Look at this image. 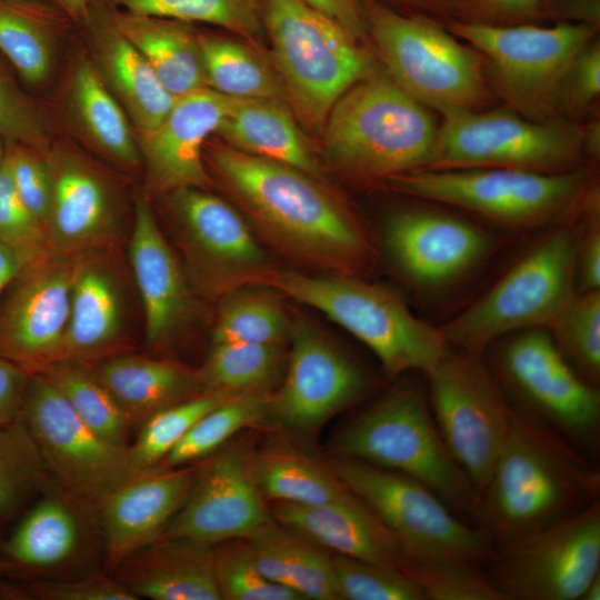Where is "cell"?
Here are the masks:
<instances>
[{
    "instance_id": "cell-1",
    "label": "cell",
    "mask_w": 600,
    "mask_h": 600,
    "mask_svg": "<svg viewBox=\"0 0 600 600\" xmlns=\"http://www.w3.org/2000/svg\"><path fill=\"white\" fill-rule=\"evenodd\" d=\"M599 494L600 472L589 458L511 407L506 439L472 518L497 551L582 511Z\"/></svg>"
},
{
    "instance_id": "cell-2",
    "label": "cell",
    "mask_w": 600,
    "mask_h": 600,
    "mask_svg": "<svg viewBox=\"0 0 600 600\" xmlns=\"http://www.w3.org/2000/svg\"><path fill=\"white\" fill-rule=\"evenodd\" d=\"M204 160L274 238L301 256L347 270L372 256L362 228L317 178L226 143L207 142Z\"/></svg>"
},
{
    "instance_id": "cell-3",
    "label": "cell",
    "mask_w": 600,
    "mask_h": 600,
    "mask_svg": "<svg viewBox=\"0 0 600 600\" xmlns=\"http://www.w3.org/2000/svg\"><path fill=\"white\" fill-rule=\"evenodd\" d=\"M437 132L423 104L376 72L339 98L321 134L333 167L361 180H388L427 169Z\"/></svg>"
},
{
    "instance_id": "cell-4",
    "label": "cell",
    "mask_w": 600,
    "mask_h": 600,
    "mask_svg": "<svg viewBox=\"0 0 600 600\" xmlns=\"http://www.w3.org/2000/svg\"><path fill=\"white\" fill-rule=\"evenodd\" d=\"M247 281L266 284L328 316L369 347L389 377L409 370L424 373L451 350L439 328L418 319L398 293L383 286L350 276L271 269Z\"/></svg>"
},
{
    "instance_id": "cell-5",
    "label": "cell",
    "mask_w": 600,
    "mask_h": 600,
    "mask_svg": "<svg viewBox=\"0 0 600 600\" xmlns=\"http://www.w3.org/2000/svg\"><path fill=\"white\" fill-rule=\"evenodd\" d=\"M261 14L289 107L321 134L339 98L376 73L372 60L357 39L306 0H261Z\"/></svg>"
},
{
    "instance_id": "cell-6",
    "label": "cell",
    "mask_w": 600,
    "mask_h": 600,
    "mask_svg": "<svg viewBox=\"0 0 600 600\" xmlns=\"http://www.w3.org/2000/svg\"><path fill=\"white\" fill-rule=\"evenodd\" d=\"M336 456L412 478L432 490L454 513L472 517L471 483L448 450L422 391L394 386L337 437Z\"/></svg>"
},
{
    "instance_id": "cell-7",
    "label": "cell",
    "mask_w": 600,
    "mask_h": 600,
    "mask_svg": "<svg viewBox=\"0 0 600 600\" xmlns=\"http://www.w3.org/2000/svg\"><path fill=\"white\" fill-rule=\"evenodd\" d=\"M582 230L564 226L549 233L478 300L439 327L449 346L482 357L503 336L548 328L577 292Z\"/></svg>"
},
{
    "instance_id": "cell-8",
    "label": "cell",
    "mask_w": 600,
    "mask_h": 600,
    "mask_svg": "<svg viewBox=\"0 0 600 600\" xmlns=\"http://www.w3.org/2000/svg\"><path fill=\"white\" fill-rule=\"evenodd\" d=\"M331 470L379 518L404 560L483 569L496 549L432 490L404 474L338 457Z\"/></svg>"
},
{
    "instance_id": "cell-9",
    "label": "cell",
    "mask_w": 600,
    "mask_h": 600,
    "mask_svg": "<svg viewBox=\"0 0 600 600\" xmlns=\"http://www.w3.org/2000/svg\"><path fill=\"white\" fill-rule=\"evenodd\" d=\"M363 19L389 78L442 113L477 110L487 98L480 57L434 24L361 0Z\"/></svg>"
},
{
    "instance_id": "cell-10",
    "label": "cell",
    "mask_w": 600,
    "mask_h": 600,
    "mask_svg": "<svg viewBox=\"0 0 600 600\" xmlns=\"http://www.w3.org/2000/svg\"><path fill=\"white\" fill-rule=\"evenodd\" d=\"M578 169L539 172L513 168L416 170L386 180L411 197L467 209L496 222L537 227L560 219L587 188Z\"/></svg>"
},
{
    "instance_id": "cell-11",
    "label": "cell",
    "mask_w": 600,
    "mask_h": 600,
    "mask_svg": "<svg viewBox=\"0 0 600 600\" xmlns=\"http://www.w3.org/2000/svg\"><path fill=\"white\" fill-rule=\"evenodd\" d=\"M586 133L567 122L526 119L512 110L448 111L427 169L571 171L588 151Z\"/></svg>"
},
{
    "instance_id": "cell-12",
    "label": "cell",
    "mask_w": 600,
    "mask_h": 600,
    "mask_svg": "<svg viewBox=\"0 0 600 600\" xmlns=\"http://www.w3.org/2000/svg\"><path fill=\"white\" fill-rule=\"evenodd\" d=\"M513 409L556 431L588 458L599 453L600 392L569 364L544 328L517 332L500 347L493 370Z\"/></svg>"
},
{
    "instance_id": "cell-13",
    "label": "cell",
    "mask_w": 600,
    "mask_h": 600,
    "mask_svg": "<svg viewBox=\"0 0 600 600\" xmlns=\"http://www.w3.org/2000/svg\"><path fill=\"white\" fill-rule=\"evenodd\" d=\"M452 32L487 58L493 81L513 108L540 121L551 120L571 66L593 36L588 24L572 22L552 27L456 22Z\"/></svg>"
},
{
    "instance_id": "cell-14",
    "label": "cell",
    "mask_w": 600,
    "mask_h": 600,
    "mask_svg": "<svg viewBox=\"0 0 600 600\" xmlns=\"http://www.w3.org/2000/svg\"><path fill=\"white\" fill-rule=\"evenodd\" d=\"M22 420L57 486L94 512L109 493L142 472L129 447L94 432L39 371L29 372Z\"/></svg>"
},
{
    "instance_id": "cell-15",
    "label": "cell",
    "mask_w": 600,
    "mask_h": 600,
    "mask_svg": "<svg viewBox=\"0 0 600 600\" xmlns=\"http://www.w3.org/2000/svg\"><path fill=\"white\" fill-rule=\"evenodd\" d=\"M424 374L437 427L477 503L506 439L511 407L481 356L450 350Z\"/></svg>"
},
{
    "instance_id": "cell-16",
    "label": "cell",
    "mask_w": 600,
    "mask_h": 600,
    "mask_svg": "<svg viewBox=\"0 0 600 600\" xmlns=\"http://www.w3.org/2000/svg\"><path fill=\"white\" fill-rule=\"evenodd\" d=\"M487 568L507 600H579L600 573V499L497 550Z\"/></svg>"
},
{
    "instance_id": "cell-17",
    "label": "cell",
    "mask_w": 600,
    "mask_h": 600,
    "mask_svg": "<svg viewBox=\"0 0 600 600\" xmlns=\"http://www.w3.org/2000/svg\"><path fill=\"white\" fill-rule=\"evenodd\" d=\"M81 256L49 250L12 281L0 298V357L28 372L58 359Z\"/></svg>"
},
{
    "instance_id": "cell-18",
    "label": "cell",
    "mask_w": 600,
    "mask_h": 600,
    "mask_svg": "<svg viewBox=\"0 0 600 600\" xmlns=\"http://www.w3.org/2000/svg\"><path fill=\"white\" fill-rule=\"evenodd\" d=\"M284 382L271 396L270 417L302 433L318 429L369 390L363 370L307 320L291 324Z\"/></svg>"
},
{
    "instance_id": "cell-19",
    "label": "cell",
    "mask_w": 600,
    "mask_h": 600,
    "mask_svg": "<svg viewBox=\"0 0 600 600\" xmlns=\"http://www.w3.org/2000/svg\"><path fill=\"white\" fill-rule=\"evenodd\" d=\"M273 519L251 471V454L232 446L200 467L197 481L161 538L216 546L248 539Z\"/></svg>"
},
{
    "instance_id": "cell-20",
    "label": "cell",
    "mask_w": 600,
    "mask_h": 600,
    "mask_svg": "<svg viewBox=\"0 0 600 600\" xmlns=\"http://www.w3.org/2000/svg\"><path fill=\"white\" fill-rule=\"evenodd\" d=\"M386 251L416 286L439 288L478 268L492 252V238L460 218L431 210H403L384 226Z\"/></svg>"
},
{
    "instance_id": "cell-21",
    "label": "cell",
    "mask_w": 600,
    "mask_h": 600,
    "mask_svg": "<svg viewBox=\"0 0 600 600\" xmlns=\"http://www.w3.org/2000/svg\"><path fill=\"white\" fill-rule=\"evenodd\" d=\"M51 174L47 223L49 248L81 256L102 247L118 224V199L108 177L82 152L52 142L46 154Z\"/></svg>"
},
{
    "instance_id": "cell-22",
    "label": "cell",
    "mask_w": 600,
    "mask_h": 600,
    "mask_svg": "<svg viewBox=\"0 0 600 600\" xmlns=\"http://www.w3.org/2000/svg\"><path fill=\"white\" fill-rule=\"evenodd\" d=\"M198 464L158 466L130 478L98 507L109 571L161 539L188 499L199 476Z\"/></svg>"
},
{
    "instance_id": "cell-23",
    "label": "cell",
    "mask_w": 600,
    "mask_h": 600,
    "mask_svg": "<svg viewBox=\"0 0 600 600\" xmlns=\"http://www.w3.org/2000/svg\"><path fill=\"white\" fill-rule=\"evenodd\" d=\"M233 100L209 88L188 93L177 98L156 129L137 138L151 192L209 187L204 148Z\"/></svg>"
},
{
    "instance_id": "cell-24",
    "label": "cell",
    "mask_w": 600,
    "mask_h": 600,
    "mask_svg": "<svg viewBox=\"0 0 600 600\" xmlns=\"http://www.w3.org/2000/svg\"><path fill=\"white\" fill-rule=\"evenodd\" d=\"M164 197L192 260L203 269L249 277L264 269V251L230 204L199 188L173 190Z\"/></svg>"
},
{
    "instance_id": "cell-25",
    "label": "cell",
    "mask_w": 600,
    "mask_h": 600,
    "mask_svg": "<svg viewBox=\"0 0 600 600\" xmlns=\"http://www.w3.org/2000/svg\"><path fill=\"white\" fill-rule=\"evenodd\" d=\"M129 258L143 306L146 339L150 346L158 347L171 339L187 320L191 293L143 196L134 200Z\"/></svg>"
},
{
    "instance_id": "cell-26",
    "label": "cell",
    "mask_w": 600,
    "mask_h": 600,
    "mask_svg": "<svg viewBox=\"0 0 600 600\" xmlns=\"http://www.w3.org/2000/svg\"><path fill=\"white\" fill-rule=\"evenodd\" d=\"M82 28L91 59L127 113L137 138L151 132L177 99L163 87L146 58L113 26L106 3L90 0L89 18Z\"/></svg>"
},
{
    "instance_id": "cell-27",
    "label": "cell",
    "mask_w": 600,
    "mask_h": 600,
    "mask_svg": "<svg viewBox=\"0 0 600 600\" xmlns=\"http://www.w3.org/2000/svg\"><path fill=\"white\" fill-rule=\"evenodd\" d=\"M270 512L287 529L338 554L398 569L404 560L388 529L351 491L317 506L274 501Z\"/></svg>"
},
{
    "instance_id": "cell-28",
    "label": "cell",
    "mask_w": 600,
    "mask_h": 600,
    "mask_svg": "<svg viewBox=\"0 0 600 600\" xmlns=\"http://www.w3.org/2000/svg\"><path fill=\"white\" fill-rule=\"evenodd\" d=\"M113 571L137 599L221 600L214 546L161 538L124 559Z\"/></svg>"
},
{
    "instance_id": "cell-29",
    "label": "cell",
    "mask_w": 600,
    "mask_h": 600,
    "mask_svg": "<svg viewBox=\"0 0 600 600\" xmlns=\"http://www.w3.org/2000/svg\"><path fill=\"white\" fill-rule=\"evenodd\" d=\"M68 76L64 111L74 134L111 163L124 170L139 168L142 161L133 127L92 59L78 56Z\"/></svg>"
},
{
    "instance_id": "cell-30",
    "label": "cell",
    "mask_w": 600,
    "mask_h": 600,
    "mask_svg": "<svg viewBox=\"0 0 600 600\" xmlns=\"http://www.w3.org/2000/svg\"><path fill=\"white\" fill-rule=\"evenodd\" d=\"M107 7L113 26L146 58L176 99L208 88L199 32L191 23Z\"/></svg>"
},
{
    "instance_id": "cell-31",
    "label": "cell",
    "mask_w": 600,
    "mask_h": 600,
    "mask_svg": "<svg viewBox=\"0 0 600 600\" xmlns=\"http://www.w3.org/2000/svg\"><path fill=\"white\" fill-rule=\"evenodd\" d=\"M92 371L131 427H141L157 412L204 391L198 371L168 360L119 356L101 361Z\"/></svg>"
},
{
    "instance_id": "cell-32",
    "label": "cell",
    "mask_w": 600,
    "mask_h": 600,
    "mask_svg": "<svg viewBox=\"0 0 600 600\" xmlns=\"http://www.w3.org/2000/svg\"><path fill=\"white\" fill-rule=\"evenodd\" d=\"M216 134L234 149L321 178L320 166L287 102L234 99Z\"/></svg>"
},
{
    "instance_id": "cell-33",
    "label": "cell",
    "mask_w": 600,
    "mask_h": 600,
    "mask_svg": "<svg viewBox=\"0 0 600 600\" xmlns=\"http://www.w3.org/2000/svg\"><path fill=\"white\" fill-rule=\"evenodd\" d=\"M84 256L80 257L73 278L68 328L57 360L87 364L118 340L122 306L109 270Z\"/></svg>"
},
{
    "instance_id": "cell-34",
    "label": "cell",
    "mask_w": 600,
    "mask_h": 600,
    "mask_svg": "<svg viewBox=\"0 0 600 600\" xmlns=\"http://www.w3.org/2000/svg\"><path fill=\"white\" fill-rule=\"evenodd\" d=\"M72 21L43 0H0V54L28 87L52 76L62 30Z\"/></svg>"
},
{
    "instance_id": "cell-35",
    "label": "cell",
    "mask_w": 600,
    "mask_h": 600,
    "mask_svg": "<svg viewBox=\"0 0 600 600\" xmlns=\"http://www.w3.org/2000/svg\"><path fill=\"white\" fill-rule=\"evenodd\" d=\"M77 504L61 489L41 494L3 543L6 558L27 568L56 567L68 561L81 543Z\"/></svg>"
},
{
    "instance_id": "cell-36",
    "label": "cell",
    "mask_w": 600,
    "mask_h": 600,
    "mask_svg": "<svg viewBox=\"0 0 600 600\" xmlns=\"http://www.w3.org/2000/svg\"><path fill=\"white\" fill-rule=\"evenodd\" d=\"M208 88L238 100L269 99L287 102L281 80L257 47L214 33H199Z\"/></svg>"
},
{
    "instance_id": "cell-37",
    "label": "cell",
    "mask_w": 600,
    "mask_h": 600,
    "mask_svg": "<svg viewBox=\"0 0 600 600\" xmlns=\"http://www.w3.org/2000/svg\"><path fill=\"white\" fill-rule=\"evenodd\" d=\"M253 479L264 499L301 506L338 500L350 490L331 470L282 447L251 454Z\"/></svg>"
},
{
    "instance_id": "cell-38",
    "label": "cell",
    "mask_w": 600,
    "mask_h": 600,
    "mask_svg": "<svg viewBox=\"0 0 600 600\" xmlns=\"http://www.w3.org/2000/svg\"><path fill=\"white\" fill-rule=\"evenodd\" d=\"M284 362L279 343L213 344L198 371L203 389L230 396L268 393Z\"/></svg>"
},
{
    "instance_id": "cell-39",
    "label": "cell",
    "mask_w": 600,
    "mask_h": 600,
    "mask_svg": "<svg viewBox=\"0 0 600 600\" xmlns=\"http://www.w3.org/2000/svg\"><path fill=\"white\" fill-rule=\"evenodd\" d=\"M37 371L51 381L94 432L114 446L129 447L130 421L92 369L77 361L56 360Z\"/></svg>"
},
{
    "instance_id": "cell-40",
    "label": "cell",
    "mask_w": 600,
    "mask_h": 600,
    "mask_svg": "<svg viewBox=\"0 0 600 600\" xmlns=\"http://www.w3.org/2000/svg\"><path fill=\"white\" fill-rule=\"evenodd\" d=\"M57 489L23 420L0 423V519L14 516L34 496Z\"/></svg>"
},
{
    "instance_id": "cell-41",
    "label": "cell",
    "mask_w": 600,
    "mask_h": 600,
    "mask_svg": "<svg viewBox=\"0 0 600 600\" xmlns=\"http://www.w3.org/2000/svg\"><path fill=\"white\" fill-rule=\"evenodd\" d=\"M141 14L213 24L259 46L266 37L261 0H99Z\"/></svg>"
},
{
    "instance_id": "cell-42",
    "label": "cell",
    "mask_w": 600,
    "mask_h": 600,
    "mask_svg": "<svg viewBox=\"0 0 600 600\" xmlns=\"http://www.w3.org/2000/svg\"><path fill=\"white\" fill-rule=\"evenodd\" d=\"M269 393L236 396L201 417L159 464H189L217 450L240 430L270 417Z\"/></svg>"
},
{
    "instance_id": "cell-43",
    "label": "cell",
    "mask_w": 600,
    "mask_h": 600,
    "mask_svg": "<svg viewBox=\"0 0 600 600\" xmlns=\"http://www.w3.org/2000/svg\"><path fill=\"white\" fill-rule=\"evenodd\" d=\"M291 323L273 297L242 291L221 304L212 330V344L279 343L290 336Z\"/></svg>"
},
{
    "instance_id": "cell-44",
    "label": "cell",
    "mask_w": 600,
    "mask_h": 600,
    "mask_svg": "<svg viewBox=\"0 0 600 600\" xmlns=\"http://www.w3.org/2000/svg\"><path fill=\"white\" fill-rule=\"evenodd\" d=\"M232 397L204 390L150 417L129 444L134 467L139 471L158 467L201 417Z\"/></svg>"
},
{
    "instance_id": "cell-45",
    "label": "cell",
    "mask_w": 600,
    "mask_h": 600,
    "mask_svg": "<svg viewBox=\"0 0 600 600\" xmlns=\"http://www.w3.org/2000/svg\"><path fill=\"white\" fill-rule=\"evenodd\" d=\"M561 353L589 384L600 381V290L576 292L548 327Z\"/></svg>"
},
{
    "instance_id": "cell-46",
    "label": "cell",
    "mask_w": 600,
    "mask_h": 600,
    "mask_svg": "<svg viewBox=\"0 0 600 600\" xmlns=\"http://www.w3.org/2000/svg\"><path fill=\"white\" fill-rule=\"evenodd\" d=\"M332 566L339 600H426L420 587L401 569L338 553Z\"/></svg>"
},
{
    "instance_id": "cell-47",
    "label": "cell",
    "mask_w": 600,
    "mask_h": 600,
    "mask_svg": "<svg viewBox=\"0 0 600 600\" xmlns=\"http://www.w3.org/2000/svg\"><path fill=\"white\" fill-rule=\"evenodd\" d=\"M214 574L221 600H302L292 589L259 572L246 539L214 546Z\"/></svg>"
},
{
    "instance_id": "cell-48",
    "label": "cell",
    "mask_w": 600,
    "mask_h": 600,
    "mask_svg": "<svg viewBox=\"0 0 600 600\" xmlns=\"http://www.w3.org/2000/svg\"><path fill=\"white\" fill-rule=\"evenodd\" d=\"M281 566L284 586L302 599L339 600L332 557L283 526Z\"/></svg>"
},
{
    "instance_id": "cell-49",
    "label": "cell",
    "mask_w": 600,
    "mask_h": 600,
    "mask_svg": "<svg viewBox=\"0 0 600 600\" xmlns=\"http://www.w3.org/2000/svg\"><path fill=\"white\" fill-rule=\"evenodd\" d=\"M0 54V138L47 154L52 140L46 113L13 76Z\"/></svg>"
},
{
    "instance_id": "cell-50",
    "label": "cell",
    "mask_w": 600,
    "mask_h": 600,
    "mask_svg": "<svg viewBox=\"0 0 600 600\" xmlns=\"http://www.w3.org/2000/svg\"><path fill=\"white\" fill-rule=\"evenodd\" d=\"M400 569L420 587L426 600H507L482 569L409 560Z\"/></svg>"
},
{
    "instance_id": "cell-51",
    "label": "cell",
    "mask_w": 600,
    "mask_h": 600,
    "mask_svg": "<svg viewBox=\"0 0 600 600\" xmlns=\"http://www.w3.org/2000/svg\"><path fill=\"white\" fill-rule=\"evenodd\" d=\"M6 149L16 191L46 232L51 203V174L47 158L38 150L13 141H6Z\"/></svg>"
},
{
    "instance_id": "cell-52",
    "label": "cell",
    "mask_w": 600,
    "mask_h": 600,
    "mask_svg": "<svg viewBox=\"0 0 600 600\" xmlns=\"http://www.w3.org/2000/svg\"><path fill=\"white\" fill-rule=\"evenodd\" d=\"M0 240L32 259L51 250L43 228L30 214L16 191L7 149L0 166Z\"/></svg>"
},
{
    "instance_id": "cell-53",
    "label": "cell",
    "mask_w": 600,
    "mask_h": 600,
    "mask_svg": "<svg viewBox=\"0 0 600 600\" xmlns=\"http://www.w3.org/2000/svg\"><path fill=\"white\" fill-rule=\"evenodd\" d=\"M22 594L40 600H138L116 578L103 573L71 580L36 581Z\"/></svg>"
},
{
    "instance_id": "cell-54",
    "label": "cell",
    "mask_w": 600,
    "mask_h": 600,
    "mask_svg": "<svg viewBox=\"0 0 600 600\" xmlns=\"http://www.w3.org/2000/svg\"><path fill=\"white\" fill-rule=\"evenodd\" d=\"M570 97L577 103H589L600 93V48L590 42L573 61L563 89V97Z\"/></svg>"
},
{
    "instance_id": "cell-55",
    "label": "cell",
    "mask_w": 600,
    "mask_h": 600,
    "mask_svg": "<svg viewBox=\"0 0 600 600\" xmlns=\"http://www.w3.org/2000/svg\"><path fill=\"white\" fill-rule=\"evenodd\" d=\"M576 290H600V226L596 212L588 227L582 230L577 258Z\"/></svg>"
},
{
    "instance_id": "cell-56",
    "label": "cell",
    "mask_w": 600,
    "mask_h": 600,
    "mask_svg": "<svg viewBox=\"0 0 600 600\" xmlns=\"http://www.w3.org/2000/svg\"><path fill=\"white\" fill-rule=\"evenodd\" d=\"M28 378L24 368L0 357V423L22 420Z\"/></svg>"
},
{
    "instance_id": "cell-57",
    "label": "cell",
    "mask_w": 600,
    "mask_h": 600,
    "mask_svg": "<svg viewBox=\"0 0 600 600\" xmlns=\"http://www.w3.org/2000/svg\"><path fill=\"white\" fill-rule=\"evenodd\" d=\"M318 11L339 23L358 41L367 33L361 0H306Z\"/></svg>"
},
{
    "instance_id": "cell-58",
    "label": "cell",
    "mask_w": 600,
    "mask_h": 600,
    "mask_svg": "<svg viewBox=\"0 0 600 600\" xmlns=\"http://www.w3.org/2000/svg\"><path fill=\"white\" fill-rule=\"evenodd\" d=\"M32 260L26 252L0 240V298Z\"/></svg>"
},
{
    "instance_id": "cell-59",
    "label": "cell",
    "mask_w": 600,
    "mask_h": 600,
    "mask_svg": "<svg viewBox=\"0 0 600 600\" xmlns=\"http://www.w3.org/2000/svg\"><path fill=\"white\" fill-rule=\"evenodd\" d=\"M541 0H474V6L488 17H517L532 11Z\"/></svg>"
},
{
    "instance_id": "cell-60",
    "label": "cell",
    "mask_w": 600,
    "mask_h": 600,
    "mask_svg": "<svg viewBox=\"0 0 600 600\" xmlns=\"http://www.w3.org/2000/svg\"><path fill=\"white\" fill-rule=\"evenodd\" d=\"M64 13L73 24L82 27L88 18L90 0H43Z\"/></svg>"
},
{
    "instance_id": "cell-61",
    "label": "cell",
    "mask_w": 600,
    "mask_h": 600,
    "mask_svg": "<svg viewBox=\"0 0 600 600\" xmlns=\"http://www.w3.org/2000/svg\"><path fill=\"white\" fill-rule=\"evenodd\" d=\"M600 599V573L597 574L586 587L579 600Z\"/></svg>"
},
{
    "instance_id": "cell-62",
    "label": "cell",
    "mask_w": 600,
    "mask_h": 600,
    "mask_svg": "<svg viewBox=\"0 0 600 600\" xmlns=\"http://www.w3.org/2000/svg\"><path fill=\"white\" fill-rule=\"evenodd\" d=\"M4 153H6V140L0 138V166H1L2 160L4 158Z\"/></svg>"
},
{
    "instance_id": "cell-63",
    "label": "cell",
    "mask_w": 600,
    "mask_h": 600,
    "mask_svg": "<svg viewBox=\"0 0 600 600\" xmlns=\"http://www.w3.org/2000/svg\"><path fill=\"white\" fill-rule=\"evenodd\" d=\"M0 596H14L13 591L12 590H9L7 588H3V587H0Z\"/></svg>"
}]
</instances>
